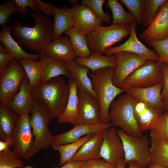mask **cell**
Returning <instances> with one entry per match:
<instances>
[{"instance_id":"1","label":"cell","mask_w":168,"mask_h":168,"mask_svg":"<svg viewBox=\"0 0 168 168\" xmlns=\"http://www.w3.org/2000/svg\"><path fill=\"white\" fill-rule=\"evenodd\" d=\"M30 15L35 20L34 26L29 27L27 24L23 26L18 21L12 26V31L20 46L38 54L54 40L52 23L40 12Z\"/></svg>"},{"instance_id":"2","label":"cell","mask_w":168,"mask_h":168,"mask_svg":"<svg viewBox=\"0 0 168 168\" xmlns=\"http://www.w3.org/2000/svg\"><path fill=\"white\" fill-rule=\"evenodd\" d=\"M70 89L68 83L60 76L41 82L32 87L31 95L45 104L51 119L58 118L64 111Z\"/></svg>"},{"instance_id":"3","label":"cell","mask_w":168,"mask_h":168,"mask_svg":"<svg viewBox=\"0 0 168 168\" xmlns=\"http://www.w3.org/2000/svg\"><path fill=\"white\" fill-rule=\"evenodd\" d=\"M29 121L34 136L30 158L39 151L51 147L54 135L49 131L48 126L51 119L46 105L40 99L33 97Z\"/></svg>"},{"instance_id":"4","label":"cell","mask_w":168,"mask_h":168,"mask_svg":"<svg viewBox=\"0 0 168 168\" xmlns=\"http://www.w3.org/2000/svg\"><path fill=\"white\" fill-rule=\"evenodd\" d=\"M114 69L115 68H105L98 70L90 75L93 90L98 97L101 122L104 123H110V108L114 99L124 92L112 82Z\"/></svg>"},{"instance_id":"5","label":"cell","mask_w":168,"mask_h":168,"mask_svg":"<svg viewBox=\"0 0 168 168\" xmlns=\"http://www.w3.org/2000/svg\"><path fill=\"white\" fill-rule=\"evenodd\" d=\"M135 99L127 92L114 100L110 108V123L128 134L140 136L143 131L135 118L134 110Z\"/></svg>"},{"instance_id":"6","label":"cell","mask_w":168,"mask_h":168,"mask_svg":"<svg viewBox=\"0 0 168 168\" xmlns=\"http://www.w3.org/2000/svg\"><path fill=\"white\" fill-rule=\"evenodd\" d=\"M131 32L130 25L127 24L101 26L87 36L89 48L92 54H103L107 49L121 41Z\"/></svg>"},{"instance_id":"7","label":"cell","mask_w":168,"mask_h":168,"mask_svg":"<svg viewBox=\"0 0 168 168\" xmlns=\"http://www.w3.org/2000/svg\"><path fill=\"white\" fill-rule=\"evenodd\" d=\"M163 80L162 63L148 60L146 63L130 74L119 87L126 92L132 88L149 87Z\"/></svg>"},{"instance_id":"8","label":"cell","mask_w":168,"mask_h":168,"mask_svg":"<svg viewBox=\"0 0 168 168\" xmlns=\"http://www.w3.org/2000/svg\"><path fill=\"white\" fill-rule=\"evenodd\" d=\"M117 131L123 143L125 164L135 161L142 168L147 166L150 161V143L147 137L128 134L121 129H117Z\"/></svg>"},{"instance_id":"9","label":"cell","mask_w":168,"mask_h":168,"mask_svg":"<svg viewBox=\"0 0 168 168\" xmlns=\"http://www.w3.org/2000/svg\"><path fill=\"white\" fill-rule=\"evenodd\" d=\"M0 74V102L7 105L19 91L26 74L20 61L14 58Z\"/></svg>"},{"instance_id":"10","label":"cell","mask_w":168,"mask_h":168,"mask_svg":"<svg viewBox=\"0 0 168 168\" xmlns=\"http://www.w3.org/2000/svg\"><path fill=\"white\" fill-rule=\"evenodd\" d=\"M12 139V151L21 159H30L34 136L30 123L29 114L20 116Z\"/></svg>"},{"instance_id":"11","label":"cell","mask_w":168,"mask_h":168,"mask_svg":"<svg viewBox=\"0 0 168 168\" xmlns=\"http://www.w3.org/2000/svg\"><path fill=\"white\" fill-rule=\"evenodd\" d=\"M113 55L116 58L117 65L112 82L118 87L130 74L148 60L138 54L127 52H119Z\"/></svg>"},{"instance_id":"12","label":"cell","mask_w":168,"mask_h":168,"mask_svg":"<svg viewBox=\"0 0 168 168\" xmlns=\"http://www.w3.org/2000/svg\"><path fill=\"white\" fill-rule=\"evenodd\" d=\"M103 140L100 156L106 161L116 166L124 159V153L122 141L116 127L113 126L102 132Z\"/></svg>"},{"instance_id":"13","label":"cell","mask_w":168,"mask_h":168,"mask_svg":"<svg viewBox=\"0 0 168 168\" xmlns=\"http://www.w3.org/2000/svg\"><path fill=\"white\" fill-rule=\"evenodd\" d=\"M130 25L131 32L127 40L118 46L108 48L103 54L109 56L119 52H127L138 54L147 60L159 61V57L157 53L147 48L138 40L136 33V22Z\"/></svg>"},{"instance_id":"14","label":"cell","mask_w":168,"mask_h":168,"mask_svg":"<svg viewBox=\"0 0 168 168\" xmlns=\"http://www.w3.org/2000/svg\"><path fill=\"white\" fill-rule=\"evenodd\" d=\"M77 96L80 118L77 124L92 125L102 122L98 100L78 87Z\"/></svg>"},{"instance_id":"15","label":"cell","mask_w":168,"mask_h":168,"mask_svg":"<svg viewBox=\"0 0 168 168\" xmlns=\"http://www.w3.org/2000/svg\"><path fill=\"white\" fill-rule=\"evenodd\" d=\"M134 110L136 119L143 131L156 130L162 123L164 112H161L146 103L135 99Z\"/></svg>"},{"instance_id":"16","label":"cell","mask_w":168,"mask_h":168,"mask_svg":"<svg viewBox=\"0 0 168 168\" xmlns=\"http://www.w3.org/2000/svg\"><path fill=\"white\" fill-rule=\"evenodd\" d=\"M70 9L74 21L72 28L87 36L103 22L88 6L77 3Z\"/></svg>"},{"instance_id":"17","label":"cell","mask_w":168,"mask_h":168,"mask_svg":"<svg viewBox=\"0 0 168 168\" xmlns=\"http://www.w3.org/2000/svg\"><path fill=\"white\" fill-rule=\"evenodd\" d=\"M112 127L110 123L103 122L92 125L76 124L69 131L54 136L51 147L74 142L87 134L102 132Z\"/></svg>"},{"instance_id":"18","label":"cell","mask_w":168,"mask_h":168,"mask_svg":"<svg viewBox=\"0 0 168 168\" xmlns=\"http://www.w3.org/2000/svg\"><path fill=\"white\" fill-rule=\"evenodd\" d=\"M168 37V0L162 5L151 24L145 30L140 36L141 39L148 43L152 40Z\"/></svg>"},{"instance_id":"19","label":"cell","mask_w":168,"mask_h":168,"mask_svg":"<svg viewBox=\"0 0 168 168\" xmlns=\"http://www.w3.org/2000/svg\"><path fill=\"white\" fill-rule=\"evenodd\" d=\"M163 81L153 86L144 88L133 87L127 92L137 100L144 102L161 112L165 110L161 97Z\"/></svg>"},{"instance_id":"20","label":"cell","mask_w":168,"mask_h":168,"mask_svg":"<svg viewBox=\"0 0 168 168\" xmlns=\"http://www.w3.org/2000/svg\"><path fill=\"white\" fill-rule=\"evenodd\" d=\"M32 88L26 75L22 79L19 91L13 100L7 105L11 110L19 116L30 113L33 98Z\"/></svg>"},{"instance_id":"21","label":"cell","mask_w":168,"mask_h":168,"mask_svg":"<svg viewBox=\"0 0 168 168\" xmlns=\"http://www.w3.org/2000/svg\"><path fill=\"white\" fill-rule=\"evenodd\" d=\"M39 55V61L42 70L40 82H45L61 75H64L69 79L72 78L66 61L54 59L46 55L43 50L40 51Z\"/></svg>"},{"instance_id":"22","label":"cell","mask_w":168,"mask_h":168,"mask_svg":"<svg viewBox=\"0 0 168 168\" xmlns=\"http://www.w3.org/2000/svg\"><path fill=\"white\" fill-rule=\"evenodd\" d=\"M44 53L52 58L58 61H68L77 57L74 52L69 38L61 36L47 45L43 50Z\"/></svg>"},{"instance_id":"23","label":"cell","mask_w":168,"mask_h":168,"mask_svg":"<svg viewBox=\"0 0 168 168\" xmlns=\"http://www.w3.org/2000/svg\"><path fill=\"white\" fill-rule=\"evenodd\" d=\"M68 83L70 89L68 102L64 111L57 118L58 122L69 123L74 126L78 124L80 118L78 107V86L73 78L69 79Z\"/></svg>"},{"instance_id":"24","label":"cell","mask_w":168,"mask_h":168,"mask_svg":"<svg viewBox=\"0 0 168 168\" xmlns=\"http://www.w3.org/2000/svg\"><path fill=\"white\" fill-rule=\"evenodd\" d=\"M103 140L102 132L94 134L82 145L70 161H87L100 158Z\"/></svg>"},{"instance_id":"25","label":"cell","mask_w":168,"mask_h":168,"mask_svg":"<svg viewBox=\"0 0 168 168\" xmlns=\"http://www.w3.org/2000/svg\"><path fill=\"white\" fill-rule=\"evenodd\" d=\"M66 64L78 87L98 100V97L93 90L91 79L88 75L90 69L85 66L77 63L74 60L66 61Z\"/></svg>"},{"instance_id":"26","label":"cell","mask_w":168,"mask_h":168,"mask_svg":"<svg viewBox=\"0 0 168 168\" xmlns=\"http://www.w3.org/2000/svg\"><path fill=\"white\" fill-rule=\"evenodd\" d=\"M54 10L52 23L54 39L59 38L63 32L72 28L74 21L70 8L67 6L58 8L52 4Z\"/></svg>"},{"instance_id":"27","label":"cell","mask_w":168,"mask_h":168,"mask_svg":"<svg viewBox=\"0 0 168 168\" xmlns=\"http://www.w3.org/2000/svg\"><path fill=\"white\" fill-rule=\"evenodd\" d=\"M12 31V26L4 25L0 32V41L8 52L19 60L28 58L39 61V54H31L25 52L11 35Z\"/></svg>"},{"instance_id":"28","label":"cell","mask_w":168,"mask_h":168,"mask_svg":"<svg viewBox=\"0 0 168 168\" xmlns=\"http://www.w3.org/2000/svg\"><path fill=\"white\" fill-rule=\"evenodd\" d=\"M20 116L7 105L0 104V140L12 138Z\"/></svg>"},{"instance_id":"29","label":"cell","mask_w":168,"mask_h":168,"mask_svg":"<svg viewBox=\"0 0 168 168\" xmlns=\"http://www.w3.org/2000/svg\"><path fill=\"white\" fill-rule=\"evenodd\" d=\"M74 60L77 63L85 66L91 70L92 73L105 68H115L117 59L114 55L104 56L99 53L92 54L86 58L77 57Z\"/></svg>"},{"instance_id":"30","label":"cell","mask_w":168,"mask_h":168,"mask_svg":"<svg viewBox=\"0 0 168 168\" xmlns=\"http://www.w3.org/2000/svg\"><path fill=\"white\" fill-rule=\"evenodd\" d=\"M150 143V161L148 166L156 164L168 168V141L151 137Z\"/></svg>"},{"instance_id":"31","label":"cell","mask_w":168,"mask_h":168,"mask_svg":"<svg viewBox=\"0 0 168 168\" xmlns=\"http://www.w3.org/2000/svg\"><path fill=\"white\" fill-rule=\"evenodd\" d=\"M64 33L69 38L73 49L77 57L85 58L92 54L88 46L87 35L72 28Z\"/></svg>"},{"instance_id":"32","label":"cell","mask_w":168,"mask_h":168,"mask_svg":"<svg viewBox=\"0 0 168 168\" xmlns=\"http://www.w3.org/2000/svg\"><path fill=\"white\" fill-rule=\"evenodd\" d=\"M94 134H87L72 142L52 146V147L54 150L58 151L60 154L59 165L63 166L69 161L82 145L93 136Z\"/></svg>"},{"instance_id":"33","label":"cell","mask_w":168,"mask_h":168,"mask_svg":"<svg viewBox=\"0 0 168 168\" xmlns=\"http://www.w3.org/2000/svg\"><path fill=\"white\" fill-rule=\"evenodd\" d=\"M106 7L110 8L112 14V24L126 23L130 25L136 22L133 15L127 12L118 0H108Z\"/></svg>"},{"instance_id":"34","label":"cell","mask_w":168,"mask_h":168,"mask_svg":"<svg viewBox=\"0 0 168 168\" xmlns=\"http://www.w3.org/2000/svg\"><path fill=\"white\" fill-rule=\"evenodd\" d=\"M23 67L29 82L33 87L40 82L42 76V68L39 61L28 58L21 59L19 60Z\"/></svg>"},{"instance_id":"35","label":"cell","mask_w":168,"mask_h":168,"mask_svg":"<svg viewBox=\"0 0 168 168\" xmlns=\"http://www.w3.org/2000/svg\"><path fill=\"white\" fill-rule=\"evenodd\" d=\"M166 0H145L144 13L142 22L143 26L148 27L156 17L162 5Z\"/></svg>"},{"instance_id":"36","label":"cell","mask_w":168,"mask_h":168,"mask_svg":"<svg viewBox=\"0 0 168 168\" xmlns=\"http://www.w3.org/2000/svg\"><path fill=\"white\" fill-rule=\"evenodd\" d=\"M21 158L10 148L0 152V168H17L24 166Z\"/></svg>"},{"instance_id":"37","label":"cell","mask_w":168,"mask_h":168,"mask_svg":"<svg viewBox=\"0 0 168 168\" xmlns=\"http://www.w3.org/2000/svg\"><path fill=\"white\" fill-rule=\"evenodd\" d=\"M134 16L136 22L142 24L145 7V0H120Z\"/></svg>"},{"instance_id":"38","label":"cell","mask_w":168,"mask_h":168,"mask_svg":"<svg viewBox=\"0 0 168 168\" xmlns=\"http://www.w3.org/2000/svg\"><path fill=\"white\" fill-rule=\"evenodd\" d=\"M105 2V0H82L81 4L90 7L96 16L103 22L110 23L111 16L109 14L105 13L102 9V5Z\"/></svg>"},{"instance_id":"39","label":"cell","mask_w":168,"mask_h":168,"mask_svg":"<svg viewBox=\"0 0 168 168\" xmlns=\"http://www.w3.org/2000/svg\"><path fill=\"white\" fill-rule=\"evenodd\" d=\"M148 43L158 54L159 62L162 63L168 58V37L163 39L152 40Z\"/></svg>"},{"instance_id":"40","label":"cell","mask_w":168,"mask_h":168,"mask_svg":"<svg viewBox=\"0 0 168 168\" xmlns=\"http://www.w3.org/2000/svg\"><path fill=\"white\" fill-rule=\"evenodd\" d=\"M17 12L15 0H9L0 5V25H5L9 17Z\"/></svg>"},{"instance_id":"41","label":"cell","mask_w":168,"mask_h":168,"mask_svg":"<svg viewBox=\"0 0 168 168\" xmlns=\"http://www.w3.org/2000/svg\"><path fill=\"white\" fill-rule=\"evenodd\" d=\"M17 12L23 15H26L28 12V10L27 7L33 12H39L37 4L34 0H15Z\"/></svg>"},{"instance_id":"42","label":"cell","mask_w":168,"mask_h":168,"mask_svg":"<svg viewBox=\"0 0 168 168\" xmlns=\"http://www.w3.org/2000/svg\"><path fill=\"white\" fill-rule=\"evenodd\" d=\"M151 137L160 138L168 141V112H164L163 121L157 129L150 131Z\"/></svg>"},{"instance_id":"43","label":"cell","mask_w":168,"mask_h":168,"mask_svg":"<svg viewBox=\"0 0 168 168\" xmlns=\"http://www.w3.org/2000/svg\"><path fill=\"white\" fill-rule=\"evenodd\" d=\"M15 58L6 49L2 43H0V73L6 69Z\"/></svg>"},{"instance_id":"44","label":"cell","mask_w":168,"mask_h":168,"mask_svg":"<svg viewBox=\"0 0 168 168\" xmlns=\"http://www.w3.org/2000/svg\"><path fill=\"white\" fill-rule=\"evenodd\" d=\"M82 168H116V166L100 158L86 161Z\"/></svg>"},{"instance_id":"45","label":"cell","mask_w":168,"mask_h":168,"mask_svg":"<svg viewBox=\"0 0 168 168\" xmlns=\"http://www.w3.org/2000/svg\"><path fill=\"white\" fill-rule=\"evenodd\" d=\"M163 75V85L161 92V97L163 102L168 100V67L164 63H162Z\"/></svg>"},{"instance_id":"46","label":"cell","mask_w":168,"mask_h":168,"mask_svg":"<svg viewBox=\"0 0 168 168\" xmlns=\"http://www.w3.org/2000/svg\"><path fill=\"white\" fill-rule=\"evenodd\" d=\"M39 11L43 12L45 15L54 16V10L52 4L48 2L45 3L40 0H35Z\"/></svg>"},{"instance_id":"47","label":"cell","mask_w":168,"mask_h":168,"mask_svg":"<svg viewBox=\"0 0 168 168\" xmlns=\"http://www.w3.org/2000/svg\"><path fill=\"white\" fill-rule=\"evenodd\" d=\"M86 161H69L61 167L56 168H82Z\"/></svg>"},{"instance_id":"48","label":"cell","mask_w":168,"mask_h":168,"mask_svg":"<svg viewBox=\"0 0 168 168\" xmlns=\"http://www.w3.org/2000/svg\"><path fill=\"white\" fill-rule=\"evenodd\" d=\"M12 138L4 141L0 140V152L12 148Z\"/></svg>"},{"instance_id":"49","label":"cell","mask_w":168,"mask_h":168,"mask_svg":"<svg viewBox=\"0 0 168 168\" xmlns=\"http://www.w3.org/2000/svg\"><path fill=\"white\" fill-rule=\"evenodd\" d=\"M128 168H142L139 163L135 161L128 162Z\"/></svg>"},{"instance_id":"50","label":"cell","mask_w":168,"mask_h":168,"mask_svg":"<svg viewBox=\"0 0 168 168\" xmlns=\"http://www.w3.org/2000/svg\"><path fill=\"white\" fill-rule=\"evenodd\" d=\"M126 164L124 162V159L120 160L116 165V168H126Z\"/></svg>"},{"instance_id":"51","label":"cell","mask_w":168,"mask_h":168,"mask_svg":"<svg viewBox=\"0 0 168 168\" xmlns=\"http://www.w3.org/2000/svg\"><path fill=\"white\" fill-rule=\"evenodd\" d=\"M167 168L164 166L162 165L158 164H153L148 166H147L144 168Z\"/></svg>"},{"instance_id":"52","label":"cell","mask_w":168,"mask_h":168,"mask_svg":"<svg viewBox=\"0 0 168 168\" xmlns=\"http://www.w3.org/2000/svg\"><path fill=\"white\" fill-rule=\"evenodd\" d=\"M163 105L165 110L168 112V100L163 102Z\"/></svg>"},{"instance_id":"53","label":"cell","mask_w":168,"mask_h":168,"mask_svg":"<svg viewBox=\"0 0 168 168\" xmlns=\"http://www.w3.org/2000/svg\"><path fill=\"white\" fill-rule=\"evenodd\" d=\"M80 0H69L68 2L70 4L72 5H74L75 3L79 2Z\"/></svg>"},{"instance_id":"54","label":"cell","mask_w":168,"mask_h":168,"mask_svg":"<svg viewBox=\"0 0 168 168\" xmlns=\"http://www.w3.org/2000/svg\"><path fill=\"white\" fill-rule=\"evenodd\" d=\"M163 63H165L168 67V58L166 59Z\"/></svg>"},{"instance_id":"55","label":"cell","mask_w":168,"mask_h":168,"mask_svg":"<svg viewBox=\"0 0 168 168\" xmlns=\"http://www.w3.org/2000/svg\"><path fill=\"white\" fill-rule=\"evenodd\" d=\"M23 168H34L30 166H28L26 167L24 166Z\"/></svg>"},{"instance_id":"56","label":"cell","mask_w":168,"mask_h":168,"mask_svg":"<svg viewBox=\"0 0 168 168\" xmlns=\"http://www.w3.org/2000/svg\"><path fill=\"white\" fill-rule=\"evenodd\" d=\"M23 167H20V168H23Z\"/></svg>"}]
</instances>
